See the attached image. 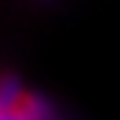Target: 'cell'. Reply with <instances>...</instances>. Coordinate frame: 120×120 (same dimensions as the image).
Instances as JSON below:
<instances>
[{"instance_id":"cell-1","label":"cell","mask_w":120,"mask_h":120,"mask_svg":"<svg viewBox=\"0 0 120 120\" xmlns=\"http://www.w3.org/2000/svg\"><path fill=\"white\" fill-rule=\"evenodd\" d=\"M0 120H54V110L41 95L23 90L13 74H5L0 87Z\"/></svg>"}]
</instances>
